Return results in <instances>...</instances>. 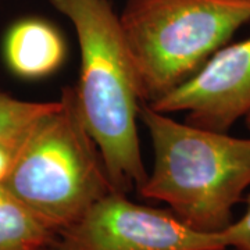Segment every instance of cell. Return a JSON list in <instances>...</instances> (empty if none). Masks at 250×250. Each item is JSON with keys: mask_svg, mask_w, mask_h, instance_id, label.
<instances>
[{"mask_svg": "<svg viewBox=\"0 0 250 250\" xmlns=\"http://www.w3.org/2000/svg\"><path fill=\"white\" fill-rule=\"evenodd\" d=\"M77 31L81 71L75 86L81 116L116 192L139 189L147 178L138 138L142 99L120 16L110 0H50Z\"/></svg>", "mask_w": 250, "mask_h": 250, "instance_id": "6da1fadb", "label": "cell"}, {"mask_svg": "<svg viewBox=\"0 0 250 250\" xmlns=\"http://www.w3.org/2000/svg\"><path fill=\"white\" fill-rule=\"evenodd\" d=\"M139 118L154 149V167L139 193L167 203L196 231L223 232L250 185V139L182 124L146 103Z\"/></svg>", "mask_w": 250, "mask_h": 250, "instance_id": "7a4b0ae2", "label": "cell"}, {"mask_svg": "<svg viewBox=\"0 0 250 250\" xmlns=\"http://www.w3.org/2000/svg\"><path fill=\"white\" fill-rule=\"evenodd\" d=\"M1 187L57 233L116 192L81 116L75 86L64 88L28 128Z\"/></svg>", "mask_w": 250, "mask_h": 250, "instance_id": "3957f363", "label": "cell"}, {"mask_svg": "<svg viewBox=\"0 0 250 250\" xmlns=\"http://www.w3.org/2000/svg\"><path fill=\"white\" fill-rule=\"evenodd\" d=\"M248 21V0H128L120 22L143 103L189 80Z\"/></svg>", "mask_w": 250, "mask_h": 250, "instance_id": "277c9868", "label": "cell"}, {"mask_svg": "<svg viewBox=\"0 0 250 250\" xmlns=\"http://www.w3.org/2000/svg\"><path fill=\"white\" fill-rule=\"evenodd\" d=\"M221 232H200L172 214L111 192L59 232L53 250H224Z\"/></svg>", "mask_w": 250, "mask_h": 250, "instance_id": "5b68a950", "label": "cell"}, {"mask_svg": "<svg viewBox=\"0 0 250 250\" xmlns=\"http://www.w3.org/2000/svg\"><path fill=\"white\" fill-rule=\"evenodd\" d=\"M161 113L188 111V123L227 132L250 113V36L220 47L189 80L149 104Z\"/></svg>", "mask_w": 250, "mask_h": 250, "instance_id": "8992f818", "label": "cell"}, {"mask_svg": "<svg viewBox=\"0 0 250 250\" xmlns=\"http://www.w3.org/2000/svg\"><path fill=\"white\" fill-rule=\"evenodd\" d=\"M65 56L59 31L41 18H24L13 24L4 39L9 68L25 80H38L54 72Z\"/></svg>", "mask_w": 250, "mask_h": 250, "instance_id": "52a82bcc", "label": "cell"}, {"mask_svg": "<svg viewBox=\"0 0 250 250\" xmlns=\"http://www.w3.org/2000/svg\"><path fill=\"white\" fill-rule=\"evenodd\" d=\"M57 235L0 185V250H53Z\"/></svg>", "mask_w": 250, "mask_h": 250, "instance_id": "ba28073f", "label": "cell"}, {"mask_svg": "<svg viewBox=\"0 0 250 250\" xmlns=\"http://www.w3.org/2000/svg\"><path fill=\"white\" fill-rule=\"evenodd\" d=\"M54 106V102H25L0 92V141L18 138L36 118Z\"/></svg>", "mask_w": 250, "mask_h": 250, "instance_id": "9c48e42d", "label": "cell"}, {"mask_svg": "<svg viewBox=\"0 0 250 250\" xmlns=\"http://www.w3.org/2000/svg\"><path fill=\"white\" fill-rule=\"evenodd\" d=\"M227 249L250 250V195L246 199V211L235 223H231L223 232Z\"/></svg>", "mask_w": 250, "mask_h": 250, "instance_id": "30bf717a", "label": "cell"}, {"mask_svg": "<svg viewBox=\"0 0 250 250\" xmlns=\"http://www.w3.org/2000/svg\"><path fill=\"white\" fill-rule=\"evenodd\" d=\"M25 132L21 136H18V138H14V139L0 141V185H1V182L4 181V178L9 174L10 167H11L13 160L16 157L18 146H20V143L22 141Z\"/></svg>", "mask_w": 250, "mask_h": 250, "instance_id": "8fae6325", "label": "cell"}, {"mask_svg": "<svg viewBox=\"0 0 250 250\" xmlns=\"http://www.w3.org/2000/svg\"><path fill=\"white\" fill-rule=\"evenodd\" d=\"M246 124H248V128L250 129V113L246 116Z\"/></svg>", "mask_w": 250, "mask_h": 250, "instance_id": "7c38bea8", "label": "cell"}, {"mask_svg": "<svg viewBox=\"0 0 250 250\" xmlns=\"http://www.w3.org/2000/svg\"><path fill=\"white\" fill-rule=\"evenodd\" d=\"M224 250H227V249H224ZM232 250H235V249H232Z\"/></svg>", "mask_w": 250, "mask_h": 250, "instance_id": "4fadbf2b", "label": "cell"}, {"mask_svg": "<svg viewBox=\"0 0 250 250\" xmlns=\"http://www.w3.org/2000/svg\"><path fill=\"white\" fill-rule=\"evenodd\" d=\"M248 1H250V0H248Z\"/></svg>", "mask_w": 250, "mask_h": 250, "instance_id": "5bb4252c", "label": "cell"}]
</instances>
